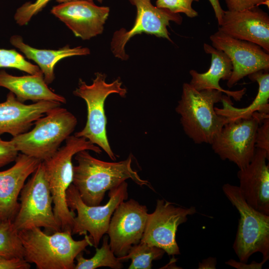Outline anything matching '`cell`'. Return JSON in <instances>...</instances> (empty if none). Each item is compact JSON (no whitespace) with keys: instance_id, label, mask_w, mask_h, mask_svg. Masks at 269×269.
I'll use <instances>...</instances> for the list:
<instances>
[{"instance_id":"6da1fadb","label":"cell","mask_w":269,"mask_h":269,"mask_svg":"<svg viewBox=\"0 0 269 269\" xmlns=\"http://www.w3.org/2000/svg\"><path fill=\"white\" fill-rule=\"evenodd\" d=\"M74 156L77 165L73 167L72 184L88 205H100L107 191L116 188L128 179L140 186L145 185L154 190L148 181L141 179L132 168L131 155L125 160L114 162L95 158L87 150L80 151Z\"/></svg>"},{"instance_id":"7a4b0ae2","label":"cell","mask_w":269,"mask_h":269,"mask_svg":"<svg viewBox=\"0 0 269 269\" xmlns=\"http://www.w3.org/2000/svg\"><path fill=\"white\" fill-rule=\"evenodd\" d=\"M25 260L37 269H74L77 256L93 244L90 236L76 241L69 230L49 234L34 227L18 232Z\"/></svg>"},{"instance_id":"3957f363","label":"cell","mask_w":269,"mask_h":269,"mask_svg":"<svg viewBox=\"0 0 269 269\" xmlns=\"http://www.w3.org/2000/svg\"><path fill=\"white\" fill-rule=\"evenodd\" d=\"M222 93L214 89L198 91L189 83H183L175 111L180 116L184 133L195 143L211 144L229 122L227 118L218 115L215 110L214 105L221 102Z\"/></svg>"},{"instance_id":"277c9868","label":"cell","mask_w":269,"mask_h":269,"mask_svg":"<svg viewBox=\"0 0 269 269\" xmlns=\"http://www.w3.org/2000/svg\"><path fill=\"white\" fill-rule=\"evenodd\" d=\"M91 150L98 154L101 148L83 137L70 135L65 144L60 147L50 158L43 161L45 175L53 204V211L61 230L72 232L75 214L68 208L66 192L73 181L72 158L78 152Z\"/></svg>"},{"instance_id":"5b68a950","label":"cell","mask_w":269,"mask_h":269,"mask_svg":"<svg viewBox=\"0 0 269 269\" xmlns=\"http://www.w3.org/2000/svg\"><path fill=\"white\" fill-rule=\"evenodd\" d=\"M91 85L79 79L78 87L73 95L83 99L87 105V117L86 125L79 132L75 133L77 137H83L99 146L112 160H116L108 141L106 126L107 119L104 110L105 102L108 96L117 94L126 97V88L122 87V82L119 77L111 83L106 81V74L95 73Z\"/></svg>"},{"instance_id":"8992f818","label":"cell","mask_w":269,"mask_h":269,"mask_svg":"<svg viewBox=\"0 0 269 269\" xmlns=\"http://www.w3.org/2000/svg\"><path fill=\"white\" fill-rule=\"evenodd\" d=\"M77 124L76 117L60 106L35 121L31 130L10 140L18 152L43 161L56 152Z\"/></svg>"},{"instance_id":"52a82bcc","label":"cell","mask_w":269,"mask_h":269,"mask_svg":"<svg viewBox=\"0 0 269 269\" xmlns=\"http://www.w3.org/2000/svg\"><path fill=\"white\" fill-rule=\"evenodd\" d=\"M222 190L240 215L233 245L239 261L248 263L251 256L260 253L262 260L267 262L269 259V215L248 204L239 186L226 183L222 186Z\"/></svg>"},{"instance_id":"ba28073f","label":"cell","mask_w":269,"mask_h":269,"mask_svg":"<svg viewBox=\"0 0 269 269\" xmlns=\"http://www.w3.org/2000/svg\"><path fill=\"white\" fill-rule=\"evenodd\" d=\"M19 206L13 221L18 232L43 227L47 233L61 230L52 207L53 199L42 161L25 183L20 193Z\"/></svg>"},{"instance_id":"9c48e42d","label":"cell","mask_w":269,"mask_h":269,"mask_svg":"<svg viewBox=\"0 0 269 269\" xmlns=\"http://www.w3.org/2000/svg\"><path fill=\"white\" fill-rule=\"evenodd\" d=\"M108 202L103 206H89L81 199L72 183L66 192V202L69 209L76 211L72 228V234L83 235L89 233L93 246L98 247L107 233L112 216L117 206L128 197V183L125 181L109 190Z\"/></svg>"},{"instance_id":"30bf717a","label":"cell","mask_w":269,"mask_h":269,"mask_svg":"<svg viewBox=\"0 0 269 269\" xmlns=\"http://www.w3.org/2000/svg\"><path fill=\"white\" fill-rule=\"evenodd\" d=\"M268 116L256 112L250 118L228 122L214 138L212 149L222 160L233 162L239 169L245 168L256 151L257 129Z\"/></svg>"},{"instance_id":"8fae6325","label":"cell","mask_w":269,"mask_h":269,"mask_svg":"<svg viewBox=\"0 0 269 269\" xmlns=\"http://www.w3.org/2000/svg\"><path fill=\"white\" fill-rule=\"evenodd\" d=\"M136 8V16L133 26L129 30L122 28L116 31L111 42V50L114 55L122 60H127L129 55L125 47L134 36L145 33L161 37L172 42L167 27L170 21L178 24L182 22L179 13H173L166 8L154 6L150 0H129Z\"/></svg>"},{"instance_id":"7c38bea8","label":"cell","mask_w":269,"mask_h":269,"mask_svg":"<svg viewBox=\"0 0 269 269\" xmlns=\"http://www.w3.org/2000/svg\"><path fill=\"white\" fill-rule=\"evenodd\" d=\"M196 212L194 206H176L164 199L157 200L154 211L148 213L140 241L163 249L169 256L180 254L176 240L177 228Z\"/></svg>"},{"instance_id":"4fadbf2b","label":"cell","mask_w":269,"mask_h":269,"mask_svg":"<svg viewBox=\"0 0 269 269\" xmlns=\"http://www.w3.org/2000/svg\"><path fill=\"white\" fill-rule=\"evenodd\" d=\"M147 209L134 199L122 202L111 217L107 232L111 250L117 257L127 254L140 242L145 227Z\"/></svg>"},{"instance_id":"5bb4252c","label":"cell","mask_w":269,"mask_h":269,"mask_svg":"<svg viewBox=\"0 0 269 269\" xmlns=\"http://www.w3.org/2000/svg\"><path fill=\"white\" fill-rule=\"evenodd\" d=\"M212 46L224 52L233 67L227 85L232 87L244 77L261 70H269V54L254 43L238 39L218 30L211 35Z\"/></svg>"},{"instance_id":"9a60e30c","label":"cell","mask_w":269,"mask_h":269,"mask_svg":"<svg viewBox=\"0 0 269 269\" xmlns=\"http://www.w3.org/2000/svg\"><path fill=\"white\" fill-rule=\"evenodd\" d=\"M109 12L108 6H98L93 1L85 0L61 3L51 10L76 37L83 40L103 33Z\"/></svg>"},{"instance_id":"2e32d148","label":"cell","mask_w":269,"mask_h":269,"mask_svg":"<svg viewBox=\"0 0 269 269\" xmlns=\"http://www.w3.org/2000/svg\"><path fill=\"white\" fill-rule=\"evenodd\" d=\"M218 30L256 44L269 52V16L259 6L242 11L224 10Z\"/></svg>"},{"instance_id":"e0dca14e","label":"cell","mask_w":269,"mask_h":269,"mask_svg":"<svg viewBox=\"0 0 269 269\" xmlns=\"http://www.w3.org/2000/svg\"><path fill=\"white\" fill-rule=\"evenodd\" d=\"M269 154L256 148L254 156L245 168L239 169V188L245 201L256 210L269 215Z\"/></svg>"},{"instance_id":"ac0fdd59","label":"cell","mask_w":269,"mask_h":269,"mask_svg":"<svg viewBox=\"0 0 269 269\" xmlns=\"http://www.w3.org/2000/svg\"><path fill=\"white\" fill-rule=\"evenodd\" d=\"M42 161L18 153L14 164L0 171V221H13L19 206L18 196L27 178Z\"/></svg>"},{"instance_id":"d6986e66","label":"cell","mask_w":269,"mask_h":269,"mask_svg":"<svg viewBox=\"0 0 269 269\" xmlns=\"http://www.w3.org/2000/svg\"><path fill=\"white\" fill-rule=\"evenodd\" d=\"M61 104L41 101L26 105L10 91L6 100L0 103V135L8 133L14 137L28 132L35 121Z\"/></svg>"},{"instance_id":"ffe728a7","label":"cell","mask_w":269,"mask_h":269,"mask_svg":"<svg viewBox=\"0 0 269 269\" xmlns=\"http://www.w3.org/2000/svg\"><path fill=\"white\" fill-rule=\"evenodd\" d=\"M203 48L207 54L211 55L210 68L203 73L191 70L189 74L191 79L189 84L198 91L217 90L225 93L236 101H240L246 93V88L231 91L222 88L219 85L220 80H228L231 75L233 67L229 57L222 51L207 43H204Z\"/></svg>"},{"instance_id":"44dd1931","label":"cell","mask_w":269,"mask_h":269,"mask_svg":"<svg viewBox=\"0 0 269 269\" xmlns=\"http://www.w3.org/2000/svg\"><path fill=\"white\" fill-rule=\"evenodd\" d=\"M0 87L8 89L22 103L30 100L34 103L49 101L66 103L65 97L54 93L48 87L42 73L16 76L1 70L0 71Z\"/></svg>"},{"instance_id":"7402d4cb","label":"cell","mask_w":269,"mask_h":269,"mask_svg":"<svg viewBox=\"0 0 269 269\" xmlns=\"http://www.w3.org/2000/svg\"><path fill=\"white\" fill-rule=\"evenodd\" d=\"M10 42L22 52L27 58L34 61L38 65L47 85L54 80V68L60 60L73 56L90 54V50L87 47L77 46L71 48L68 45L57 50L37 49L24 43L22 37L18 35L11 36Z\"/></svg>"},{"instance_id":"603a6c76","label":"cell","mask_w":269,"mask_h":269,"mask_svg":"<svg viewBox=\"0 0 269 269\" xmlns=\"http://www.w3.org/2000/svg\"><path fill=\"white\" fill-rule=\"evenodd\" d=\"M249 78L259 85L257 95L248 107L238 108L233 106L230 97L223 95L221 102L223 108L215 107L216 113L227 118L229 122L248 119L256 112L267 116L269 113V73L268 70H261L249 75Z\"/></svg>"},{"instance_id":"cb8c5ba5","label":"cell","mask_w":269,"mask_h":269,"mask_svg":"<svg viewBox=\"0 0 269 269\" xmlns=\"http://www.w3.org/2000/svg\"><path fill=\"white\" fill-rule=\"evenodd\" d=\"M95 248V254L90 259H85L82 253L79 254L75 259L76 264L74 269H95L100 267H109L113 269L123 268L122 261L119 260L111 249L108 236L103 237L101 248Z\"/></svg>"},{"instance_id":"d4e9b609","label":"cell","mask_w":269,"mask_h":269,"mask_svg":"<svg viewBox=\"0 0 269 269\" xmlns=\"http://www.w3.org/2000/svg\"><path fill=\"white\" fill-rule=\"evenodd\" d=\"M165 253L160 248L140 241L133 245L126 255L118 258L121 261L131 260L129 269H151L152 262L161 259Z\"/></svg>"},{"instance_id":"484cf974","label":"cell","mask_w":269,"mask_h":269,"mask_svg":"<svg viewBox=\"0 0 269 269\" xmlns=\"http://www.w3.org/2000/svg\"><path fill=\"white\" fill-rule=\"evenodd\" d=\"M0 256L7 258H23L24 249L13 221L0 222Z\"/></svg>"},{"instance_id":"4316f807","label":"cell","mask_w":269,"mask_h":269,"mask_svg":"<svg viewBox=\"0 0 269 269\" xmlns=\"http://www.w3.org/2000/svg\"><path fill=\"white\" fill-rule=\"evenodd\" d=\"M0 68H14L31 75L42 73L37 65L26 60L14 49L0 48Z\"/></svg>"},{"instance_id":"83f0119b","label":"cell","mask_w":269,"mask_h":269,"mask_svg":"<svg viewBox=\"0 0 269 269\" xmlns=\"http://www.w3.org/2000/svg\"><path fill=\"white\" fill-rule=\"evenodd\" d=\"M199 0H157L156 6L158 8H166L173 13H183L189 18L196 17L198 13L193 8V1L198 2Z\"/></svg>"},{"instance_id":"f1b7e54d","label":"cell","mask_w":269,"mask_h":269,"mask_svg":"<svg viewBox=\"0 0 269 269\" xmlns=\"http://www.w3.org/2000/svg\"><path fill=\"white\" fill-rule=\"evenodd\" d=\"M50 0H36L34 3L27 2L19 7L14 16L20 26L26 25L32 17L40 11Z\"/></svg>"},{"instance_id":"f546056e","label":"cell","mask_w":269,"mask_h":269,"mask_svg":"<svg viewBox=\"0 0 269 269\" xmlns=\"http://www.w3.org/2000/svg\"><path fill=\"white\" fill-rule=\"evenodd\" d=\"M18 154L10 140H3L0 137V168L15 161Z\"/></svg>"},{"instance_id":"4dcf8cb0","label":"cell","mask_w":269,"mask_h":269,"mask_svg":"<svg viewBox=\"0 0 269 269\" xmlns=\"http://www.w3.org/2000/svg\"><path fill=\"white\" fill-rule=\"evenodd\" d=\"M227 7L230 11H242L265 5L269 7V0H225Z\"/></svg>"},{"instance_id":"1f68e13d","label":"cell","mask_w":269,"mask_h":269,"mask_svg":"<svg viewBox=\"0 0 269 269\" xmlns=\"http://www.w3.org/2000/svg\"><path fill=\"white\" fill-rule=\"evenodd\" d=\"M259 126L256 137V147L265 150L269 154V116L266 117Z\"/></svg>"},{"instance_id":"d6a6232c","label":"cell","mask_w":269,"mask_h":269,"mask_svg":"<svg viewBox=\"0 0 269 269\" xmlns=\"http://www.w3.org/2000/svg\"><path fill=\"white\" fill-rule=\"evenodd\" d=\"M31 266L23 258H7L0 256V269H29Z\"/></svg>"},{"instance_id":"836d02e7","label":"cell","mask_w":269,"mask_h":269,"mask_svg":"<svg viewBox=\"0 0 269 269\" xmlns=\"http://www.w3.org/2000/svg\"><path fill=\"white\" fill-rule=\"evenodd\" d=\"M266 262L262 260L258 263L253 261L251 264L237 262L233 259H230L225 263L228 266L234 267L237 269H261Z\"/></svg>"},{"instance_id":"e575fe53","label":"cell","mask_w":269,"mask_h":269,"mask_svg":"<svg viewBox=\"0 0 269 269\" xmlns=\"http://www.w3.org/2000/svg\"><path fill=\"white\" fill-rule=\"evenodd\" d=\"M209 1L213 8L219 26L221 24L224 10L222 9L219 0H209Z\"/></svg>"},{"instance_id":"d590c367","label":"cell","mask_w":269,"mask_h":269,"mask_svg":"<svg viewBox=\"0 0 269 269\" xmlns=\"http://www.w3.org/2000/svg\"><path fill=\"white\" fill-rule=\"evenodd\" d=\"M217 260L215 258L209 257L203 259L201 262L199 263L198 269H215L216 268Z\"/></svg>"},{"instance_id":"8d00e7d4","label":"cell","mask_w":269,"mask_h":269,"mask_svg":"<svg viewBox=\"0 0 269 269\" xmlns=\"http://www.w3.org/2000/svg\"><path fill=\"white\" fill-rule=\"evenodd\" d=\"M56 0L57 2L61 3L71 1L81 0ZM88 0V1H93L94 0ZM97 0V1H99L100 3H102L103 0Z\"/></svg>"},{"instance_id":"74e56055","label":"cell","mask_w":269,"mask_h":269,"mask_svg":"<svg viewBox=\"0 0 269 269\" xmlns=\"http://www.w3.org/2000/svg\"></svg>"}]
</instances>
